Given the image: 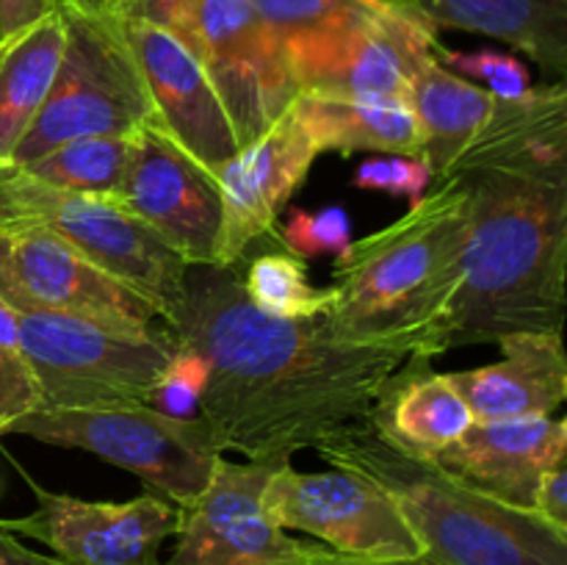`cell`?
I'll use <instances>...</instances> for the list:
<instances>
[{
	"label": "cell",
	"mask_w": 567,
	"mask_h": 565,
	"mask_svg": "<svg viewBox=\"0 0 567 565\" xmlns=\"http://www.w3.org/2000/svg\"><path fill=\"white\" fill-rule=\"evenodd\" d=\"M164 327L208 363L199 419L219 452L255 463H291L299 449L365 421L388 377L421 355L410 343L341 341L321 316L264 314L236 266H188Z\"/></svg>",
	"instance_id": "1"
},
{
	"label": "cell",
	"mask_w": 567,
	"mask_h": 565,
	"mask_svg": "<svg viewBox=\"0 0 567 565\" xmlns=\"http://www.w3.org/2000/svg\"><path fill=\"white\" fill-rule=\"evenodd\" d=\"M454 175L468 186V242L449 349L563 330L567 170L474 166Z\"/></svg>",
	"instance_id": "2"
},
{
	"label": "cell",
	"mask_w": 567,
	"mask_h": 565,
	"mask_svg": "<svg viewBox=\"0 0 567 565\" xmlns=\"http://www.w3.org/2000/svg\"><path fill=\"white\" fill-rule=\"evenodd\" d=\"M465 242L468 186L452 175L396 222L336 255L332 305L321 321L341 341L410 343L432 360L446 355Z\"/></svg>",
	"instance_id": "3"
},
{
	"label": "cell",
	"mask_w": 567,
	"mask_h": 565,
	"mask_svg": "<svg viewBox=\"0 0 567 565\" xmlns=\"http://www.w3.org/2000/svg\"><path fill=\"white\" fill-rule=\"evenodd\" d=\"M332 469H354L380 482L419 535L424 554L443 565H567V532L532 510L509 507L410 454L369 421L316 446Z\"/></svg>",
	"instance_id": "4"
},
{
	"label": "cell",
	"mask_w": 567,
	"mask_h": 565,
	"mask_svg": "<svg viewBox=\"0 0 567 565\" xmlns=\"http://www.w3.org/2000/svg\"><path fill=\"white\" fill-rule=\"evenodd\" d=\"M61 11L66 44L53 86L3 170H20L72 138L133 133L161 122L122 20L70 3H61Z\"/></svg>",
	"instance_id": "5"
},
{
	"label": "cell",
	"mask_w": 567,
	"mask_h": 565,
	"mask_svg": "<svg viewBox=\"0 0 567 565\" xmlns=\"http://www.w3.org/2000/svg\"><path fill=\"white\" fill-rule=\"evenodd\" d=\"M22 349L44 408L147 404L177 349L166 327L125 332L59 314H17Z\"/></svg>",
	"instance_id": "6"
},
{
	"label": "cell",
	"mask_w": 567,
	"mask_h": 565,
	"mask_svg": "<svg viewBox=\"0 0 567 565\" xmlns=\"http://www.w3.org/2000/svg\"><path fill=\"white\" fill-rule=\"evenodd\" d=\"M9 432L61 449H81L131 471L175 507L192 504L210 482L219 446L199 415L175 419L150 404L94 410L42 408Z\"/></svg>",
	"instance_id": "7"
},
{
	"label": "cell",
	"mask_w": 567,
	"mask_h": 565,
	"mask_svg": "<svg viewBox=\"0 0 567 565\" xmlns=\"http://www.w3.org/2000/svg\"><path fill=\"white\" fill-rule=\"evenodd\" d=\"M0 225L55 233L100 269L155 299L164 319L186 280V260L114 199L64 192L20 170L0 172Z\"/></svg>",
	"instance_id": "8"
},
{
	"label": "cell",
	"mask_w": 567,
	"mask_h": 565,
	"mask_svg": "<svg viewBox=\"0 0 567 565\" xmlns=\"http://www.w3.org/2000/svg\"><path fill=\"white\" fill-rule=\"evenodd\" d=\"M0 299L17 314L75 316L125 332L164 321L155 299L39 225H0Z\"/></svg>",
	"instance_id": "9"
},
{
	"label": "cell",
	"mask_w": 567,
	"mask_h": 565,
	"mask_svg": "<svg viewBox=\"0 0 567 565\" xmlns=\"http://www.w3.org/2000/svg\"><path fill=\"white\" fill-rule=\"evenodd\" d=\"M264 507L286 532H305L347 557L408 559L424 554L396 499L354 469L310 474L280 463L264 487Z\"/></svg>",
	"instance_id": "10"
},
{
	"label": "cell",
	"mask_w": 567,
	"mask_h": 565,
	"mask_svg": "<svg viewBox=\"0 0 567 565\" xmlns=\"http://www.w3.org/2000/svg\"><path fill=\"white\" fill-rule=\"evenodd\" d=\"M437 44L435 31L396 6L371 0L343 28L286 53V66L297 94L410 100L415 72Z\"/></svg>",
	"instance_id": "11"
},
{
	"label": "cell",
	"mask_w": 567,
	"mask_h": 565,
	"mask_svg": "<svg viewBox=\"0 0 567 565\" xmlns=\"http://www.w3.org/2000/svg\"><path fill=\"white\" fill-rule=\"evenodd\" d=\"M37 507L0 518L17 537H31L66 565H164L161 546L177 532V507L153 491L127 502H89L55 493L25 476Z\"/></svg>",
	"instance_id": "12"
},
{
	"label": "cell",
	"mask_w": 567,
	"mask_h": 565,
	"mask_svg": "<svg viewBox=\"0 0 567 565\" xmlns=\"http://www.w3.org/2000/svg\"><path fill=\"white\" fill-rule=\"evenodd\" d=\"M183 42L203 61L238 147L258 138L297 97L280 42L249 0H203Z\"/></svg>",
	"instance_id": "13"
},
{
	"label": "cell",
	"mask_w": 567,
	"mask_h": 565,
	"mask_svg": "<svg viewBox=\"0 0 567 565\" xmlns=\"http://www.w3.org/2000/svg\"><path fill=\"white\" fill-rule=\"evenodd\" d=\"M280 463H233L221 454L205 491L177 507L175 548L164 565H291L313 554L275 524L264 487Z\"/></svg>",
	"instance_id": "14"
},
{
	"label": "cell",
	"mask_w": 567,
	"mask_h": 565,
	"mask_svg": "<svg viewBox=\"0 0 567 565\" xmlns=\"http://www.w3.org/2000/svg\"><path fill=\"white\" fill-rule=\"evenodd\" d=\"M319 155V142L293 97L258 138L244 144L214 175L221 194V230L210 266H238L255 242L275 233L277 216Z\"/></svg>",
	"instance_id": "15"
},
{
	"label": "cell",
	"mask_w": 567,
	"mask_h": 565,
	"mask_svg": "<svg viewBox=\"0 0 567 565\" xmlns=\"http://www.w3.org/2000/svg\"><path fill=\"white\" fill-rule=\"evenodd\" d=\"M111 199L147 225L188 266L214 264L221 230L219 186L177 147L161 122L138 127L125 186Z\"/></svg>",
	"instance_id": "16"
},
{
	"label": "cell",
	"mask_w": 567,
	"mask_h": 565,
	"mask_svg": "<svg viewBox=\"0 0 567 565\" xmlns=\"http://www.w3.org/2000/svg\"><path fill=\"white\" fill-rule=\"evenodd\" d=\"M122 28L164 131L208 175H216L241 147L203 61L164 28L142 20H122Z\"/></svg>",
	"instance_id": "17"
},
{
	"label": "cell",
	"mask_w": 567,
	"mask_h": 565,
	"mask_svg": "<svg viewBox=\"0 0 567 565\" xmlns=\"http://www.w3.org/2000/svg\"><path fill=\"white\" fill-rule=\"evenodd\" d=\"M567 454V421L551 415L474 421L460 441L437 452L449 474L496 502L535 513L537 482Z\"/></svg>",
	"instance_id": "18"
},
{
	"label": "cell",
	"mask_w": 567,
	"mask_h": 565,
	"mask_svg": "<svg viewBox=\"0 0 567 565\" xmlns=\"http://www.w3.org/2000/svg\"><path fill=\"white\" fill-rule=\"evenodd\" d=\"M502 360L449 371L476 421L551 415L567 399L563 330L515 332L498 341Z\"/></svg>",
	"instance_id": "19"
},
{
	"label": "cell",
	"mask_w": 567,
	"mask_h": 565,
	"mask_svg": "<svg viewBox=\"0 0 567 565\" xmlns=\"http://www.w3.org/2000/svg\"><path fill=\"white\" fill-rule=\"evenodd\" d=\"M371 427L393 446L421 458H435L474 424L468 402L449 371H432V358H410L377 393Z\"/></svg>",
	"instance_id": "20"
},
{
	"label": "cell",
	"mask_w": 567,
	"mask_h": 565,
	"mask_svg": "<svg viewBox=\"0 0 567 565\" xmlns=\"http://www.w3.org/2000/svg\"><path fill=\"white\" fill-rule=\"evenodd\" d=\"M396 9L435 33L502 39L557 81L567 72V0H402Z\"/></svg>",
	"instance_id": "21"
},
{
	"label": "cell",
	"mask_w": 567,
	"mask_h": 565,
	"mask_svg": "<svg viewBox=\"0 0 567 565\" xmlns=\"http://www.w3.org/2000/svg\"><path fill=\"white\" fill-rule=\"evenodd\" d=\"M496 94L441 64L437 50L421 61L410 86V105L421 127V153L432 181H446L496 109Z\"/></svg>",
	"instance_id": "22"
},
{
	"label": "cell",
	"mask_w": 567,
	"mask_h": 565,
	"mask_svg": "<svg viewBox=\"0 0 567 565\" xmlns=\"http://www.w3.org/2000/svg\"><path fill=\"white\" fill-rule=\"evenodd\" d=\"M66 20L61 6L0 37V170L37 120L64 55Z\"/></svg>",
	"instance_id": "23"
},
{
	"label": "cell",
	"mask_w": 567,
	"mask_h": 565,
	"mask_svg": "<svg viewBox=\"0 0 567 565\" xmlns=\"http://www.w3.org/2000/svg\"><path fill=\"white\" fill-rule=\"evenodd\" d=\"M321 153H388L419 158L421 127L410 100H347L297 94Z\"/></svg>",
	"instance_id": "24"
},
{
	"label": "cell",
	"mask_w": 567,
	"mask_h": 565,
	"mask_svg": "<svg viewBox=\"0 0 567 565\" xmlns=\"http://www.w3.org/2000/svg\"><path fill=\"white\" fill-rule=\"evenodd\" d=\"M136 133L72 138L33 158L31 164L20 166V172L64 192L116 197L131 170Z\"/></svg>",
	"instance_id": "25"
},
{
	"label": "cell",
	"mask_w": 567,
	"mask_h": 565,
	"mask_svg": "<svg viewBox=\"0 0 567 565\" xmlns=\"http://www.w3.org/2000/svg\"><path fill=\"white\" fill-rule=\"evenodd\" d=\"M241 282L249 302L277 319H319L332 305V288L313 286L305 258L286 247L260 253Z\"/></svg>",
	"instance_id": "26"
},
{
	"label": "cell",
	"mask_w": 567,
	"mask_h": 565,
	"mask_svg": "<svg viewBox=\"0 0 567 565\" xmlns=\"http://www.w3.org/2000/svg\"><path fill=\"white\" fill-rule=\"evenodd\" d=\"M271 37L280 42L282 59L302 44L338 31L365 11L371 0H249Z\"/></svg>",
	"instance_id": "27"
},
{
	"label": "cell",
	"mask_w": 567,
	"mask_h": 565,
	"mask_svg": "<svg viewBox=\"0 0 567 565\" xmlns=\"http://www.w3.org/2000/svg\"><path fill=\"white\" fill-rule=\"evenodd\" d=\"M42 408V393L22 349L17 310L0 299V438L9 435L22 415Z\"/></svg>",
	"instance_id": "28"
},
{
	"label": "cell",
	"mask_w": 567,
	"mask_h": 565,
	"mask_svg": "<svg viewBox=\"0 0 567 565\" xmlns=\"http://www.w3.org/2000/svg\"><path fill=\"white\" fill-rule=\"evenodd\" d=\"M205 386H208V363L203 355L177 347L161 371V380L147 404L175 419H194L199 415Z\"/></svg>",
	"instance_id": "29"
},
{
	"label": "cell",
	"mask_w": 567,
	"mask_h": 565,
	"mask_svg": "<svg viewBox=\"0 0 567 565\" xmlns=\"http://www.w3.org/2000/svg\"><path fill=\"white\" fill-rule=\"evenodd\" d=\"M352 242V219L343 208L330 205L321 210H291V219L280 227V244L299 258L321 253H341Z\"/></svg>",
	"instance_id": "30"
},
{
	"label": "cell",
	"mask_w": 567,
	"mask_h": 565,
	"mask_svg": "<svg viewBox=\"0 0 567 565\" xmlns=\"http://www.w3.org/2000/svg\"><path fill=\"white\" fill-rule=\"evenodd\" d=\"M437 59H441V64H446L449 70L463 72L471 81L487 83L485 89L496 94V97H524L532 89V78L526 64L509 53H498V50L460 53V50H449L443 48V44H437Z\"/></svg>",
	"instance_id": "31"
},
{
	"label": "cell",
	"mask_w": 567,
	"mask_h": 565,
	"mask_svg": "<svg viewBox=\"0 0 567 565\" xmlns=\"http://www.w3.org/2000/svg\"><path fill=\"white\" fill-rule=\"evenodd\" d=\"M432 175L421 158L410 155H388V158H371L354 172V186L365 192H385L391 197L419 199L426 194Z\"/></svg>",
	"instance_id": "32"
},
{
	"label": "cell",
	"mask_w": 567,
	"mask_h": 565,
	"mask_svg": "<svg viewBox=\"0 0 567 565\" xmlns=\"http://www.w3.org/2000/svg\"><path fill=\"white\" fill-rule=\"evenodd\" d=\"M199 3L203 0H131L125 20L150 22V25H158L183 39Z\"/></svg>",
	"instance_id": "33"
},
{
	"label": "cell",
	"mask_w": 567,
	"mask_h": 565,
	"mask_svg": "<svg viewBox=\"0 0 567 565\" xmlns=\"http://www.w3.org/2000/svg\"><path fill=\"white\" fill-rule=\"evenodd\" d=\"M535 513L557 530L567 532V454L554 460L537 482Z\"/></svg>",
	"instance_id": "34"
},
{
	"label": "cell",
	"mask_w": 567,
	"mask_h": 565,
	"mask_svg": "<svg viewBox=\"0 0 567 565\" xmlns=\"http://www.w3.org/2000/svg\"><path fill=\"white\" fill-rule=\"evenodd\" d=\"M61 6V0H0V37L50 14Z\"/></svg>",
	"instance_id": "35"
},
{
	"label": "cell",
	"mask_w": 567,
	"mask_h": 565,
	"mask_svg": "<svg viewBox=\"0 0 567 565\" xmlns=\"http://www.w3.org/2000/svg\"><path fill=\"white\" fill-rule=\"evenodd\" d=\"M291 565H443L437 563L430 554H421V557H408V559H365V557H347V554H336L330 548L319 546L313 554H308L305 559H297Z\"/></svg>",
	"instance_id": "36"
},
{
	"label": "cell",
	"mask_w": 567,
	"mask_h": 565,
	"mask_svg": "<svg viewBox=\"0 0 567 565\" xmlns=\"http://www.w3.org/2000/svg\"><path fill=\"white\" fill-rule=\"evenodd\" d=\"M0 565H66L53 554H39L28 548L17 535L0 526Z\"/></svg>",
	"instance_id": "37"
},
{
	"label": "cell",
	"mask_w": 567,
	"mask_h": 565,
	"mask_svg": "<svg viewBox=\"0 0 567 565\" xmlns=\"http://www.w3.org/2000/svg\"><path fill=\"white\" fill-rule=\"evenodd\" d=\"M380 3H388V6H399L402 0H380Z\"/></svg>",
	"instance_id": "38"
}]
</instances>
